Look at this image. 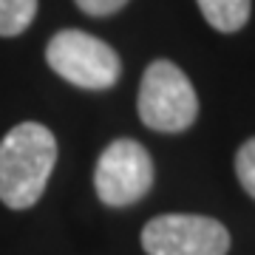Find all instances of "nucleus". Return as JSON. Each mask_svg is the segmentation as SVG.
<instances>
[{
	"mask_svg": "<svg viewBox=\"0 0 255 255\" xmlns=\"http://www.w3.org/2000/svg\"><path fill=\"white\" fill-rule=\"evenodd\" d=\"M46 60L51 71L60 74L77 88L105 91L122 74L119 54L100 37L85 34L80 28H65L51 37L46 48Z\"/></svg>",
	"mask_w": 255,
	"mask_h": 255,
	"instance_id": "3",
	"label": "nucleus"
},
{
	"mask_svg": "<svg viewBox=\"0 0 255 255\" xmlns=\"http://www.w3.org/2000/svg\"><path fill=\"white\" fill-rule=\"evenodd\" d=\"M94 187L108 207H128L153 187V159L133 139H114L97 159Z\"/></svg>",
	"mask_w": 255,
	"mask_h": 255,
	"instance_id": "4",
	"label": "nucleus"
},
{
	"mask_svg": "<svg viewBox=\"0 0 255 255\" xmlns=\"http://www.w3.org/2000/svg\"><path fill=\"white\" fill-rule=\"evenodd\" d=\"M236 173H238V182L250 196L255 199V136L247 139L244 145L238 147L236 153Z\"/></svg>",
	"mask_w": 255,
	"mask_h": 255,
	"instance_id": "8",
	"label": "nucleus"
},
{
	"mask_svg": "<svg viewBox=\"0 0 255 255\" xmlns=\"http://www.w3.org/2000/svg\"><path fill=\"white\" fill-rule=\"evenodd\" d=\"M74 3H77L85 14H91V17H105V14L119 11L128 0H74Z\"/></svg>",
	"mask_w": 255,
	"mask_h": 255,
	"instance_id": "9",
	"label": "nucleus"
},
{
	"mask_svg": "<svg viewBox=\"0 0 255 255\" xmlns=\"http://www.w3.org/2000/svg\"><path fill=\"white\" fill-rule=\"evenodd\" d=\"M201 14L216 31L233 34L250 20V0H196Z\"/></svg>",
	"mask_w": 255,
	"mask_h": 255,
	"instance_id": "6",
	"label": "nucleus"
},
{
	"mask_svg": "<svg viewBox=\"0 0 255 255\" xmlns=\"http://www.w3.org/2000/svg\"><path fill=\"white\" fill-rule=\"evenodd\" d=\"M142 247L147 255H227L230 233L210 216L167 213L145 224Z\"/></svg>",
	"mask_w": 255,
	"mask_h": 255,
	"instance_id": "5",
	"label": "nucleus"
},
{
	"mask_svg": "<svg viewBox=\"0 0 255 255\" xmlns=\"http://www.w3.org/2000/svg\"><path fill=\"white\" fill-rule=\"evenodd\" d=\"M37 14V0H0V37H17Z\"/></svg>",
	"mask_w": 255,
	"mask_h": 255,
	"instance_id": "7",
	"label": "nucleus"
},
{
	"mask_svg": "<svg viewBox=\"0 0 255 255\" xmlns=\"http://www.w3.org/2000/svg\"><path fill=\"white\" fill-rule=\"evenodd\" d=\"M139 119L150 130L179 133L199 117V97L187 74L170 60H153L142 74L139 85Z\"/></svg>",
	"mask_w": 255,
	"mask_h": 255,
	"instance_id": "2",
	"label": "nucleus"
},
{
	"mask_svg": "<svg viewBox=\"0 0 255 255\" xmlns=\"http://www.w3.org/2000/svg\"><path fill=\"white\" fill-rule=\"evenodd\" d=\"M57 162V139L40 122H20L0 142V201L11 210L31 207Z\"/></svg>",
	"mask_w": 255,
	"mask_h": 255,
	"instance_id": "1",
	"label": "nucleus"
}]
</instances>
